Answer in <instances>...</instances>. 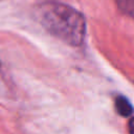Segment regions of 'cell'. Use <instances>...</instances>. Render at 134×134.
<instances>
[{
    "label": "cell",
    "instance_id": "obj_1",
    "mask_svg": "<svg viewBox=\"0 0 134 134\" xmlns=\"http://www.w3.org/2000/svg\"><path fill=\"white\" fill-rule=\"evenodd\" d=\"M41 24L52 36L71 46L83 44L86 36L85 17L72 6L55 2H44L39 6Z\"/></svg>",
    "mask_w": 134,
    "mask_h": 134
},
{
    "label": "cell",
    "instance_id": "obj_2",
    "mask_svg": "<svg viewBox=\"0 0 134 134\" xmlns=\"http://www.w3.org/2000/svg\"><path fill=\"white\" fill-rule=\"evenodd\" d=\"M115 109L117 113L124 117H128L133 112V107L129 99L122 95H118L115 98Z\"/></svg>",
    "mask_w": 134,
    "mask_h": 134
},
{
    "label": "cell",
    "instance_id": "obj_3",
    "mask_svg": "<svg viewBox=\"0 0 134 134\" xmlns=\"http://www.w3.org/2000/svg\"><path fill=\"white\" fill-rule=\"evenodd\" d=\"M119 9L134 19V0H115Z\"/></svg>",
    "mask_w": 134,
    "mask_h": 134
},
{
    "label": "cell",
    "instance_id": "obj_4",
    "mask_svg": "<svg viewBox=\"0 0 134 134\" xmlns=\"http://www.w3.org/2000/svg\"><path fill=\"white\" fill-rule=\"evenodd\" d=\"M129 132L130 134H134V117L131 118L129 121Z\"/></svg>",
    "mask_w": 134,
    "mask_h": 134
}]
</instances>
